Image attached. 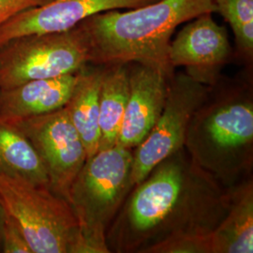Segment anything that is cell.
Here are the masks:
<instances>
[{
	"mask_svg": "<svg viewBox=\"0 0 253 253\" xmlns=\"http://www.w3.org/2000/svg\"><path fill=\"white\" fill-rule=\"evenodd\" d=\"M11 121L27 136L45 166L50 189L68 199L73 181L87 160V153L65 107Z\"/></svg>",
	"mask_w": 253,
	"mask_h": 253,
	"instance_id": "8992f818",
	"label": "cell"
},
{
	"mask_svg": "<svg viewBox=\"0 0 253 253\" xmlns=\"http://www.w3.org/2000/svg\"><path fill=\"white\" fill-rule=\"evenodd\" d=\"M157 0H48L0 27V46L21 37L68 31L100 12L142 7Z\"/></svg>",
	"mask_w": 253,
	"mask_h": 253,
	"instance_id": "ba28073f",
	"label": "cell"
},
{
	"mask_svg": "<svg viewBox=\"0 0 253 253\" xmlns=\"http://www.w3.org/2000/svg\"><path fill=\"white\" fill-rule=\"evenodd\" d=\"M206 84L180 73L168 77L163 112L133 153L131 186L145 180L157 166L176 153L184 144L190 119L207 98Z\"/></svg>",
	"mask_w": 253,
	"mask_h": 253,
	"instance_id": "5b68a950",
	"label": "cell"
},
{
	"mask_svg": "<svg viewBox=\"0 0 253 253\" xmlns=\"http://www.w3.org/2000/svg\"><path fill=\"white\" fill-rule=\"evenodd\" d=\"M157 253H211L210 233L172 236L151 248Z\"/></svg>",
	"mask_w": 253,
	"mask_h": 253,
	"instance_id": "ac0fdd59",
	"label": "cell"
},
{
	"mask_svg": "<svg viewBox=\"0 0 253 253\" xmlns=\"http://www.w3.org/2000/svg\"><path fill=\"white\" fill-rule=\"evenodd\" d=\"M206 12L187 22L169 47V62L174 70L184 67L190 78L214 84L232 53L226 28Z\"/></svg>",
	"mask_w": 253,
	"mask_h": 253,
	"instance_id": "52a82bcc",
	"label": "cell"
},
{
	"mask_svg": "<svg viewBox=\"0 0 253 253\" xmlns=\"http://www.w3.org/2000/svg\"><path fill=\"white\" fill-rule=\"evenodd\" d=\"M131 148L116 144L88 158L69 190L88 253H107L106 227L131 186Z\"/></svg>",
	"mask_w": 253,
	"mask_h": 253,
	"instance_id": "7a4b0ae2",
	"label": "cell"
},
{
	"mask_svg": "<svg viewBox=\"0 0 253 253\" xmlns=\"http://www.w3.org/2000/svg\"><path fill=\"white\" fill-rule=\"evenodd\" d=\"M6 217H7V212L6 209L4 208L2 202L0 201V249H1V240H2V232H3V227H4V223L6 220Z\"/></svg>",
	"mask_w": 253,
	"mask_h": 253,
	"instance_id": "44dd1931",
	"label": "cell"
},
{
	"mask_svg": "<svg viewBox=\"0 0 253 253\" xmlns=\"http://www.w3.org/2000/svg\"><path fill=\"white\" fill-rule=\"evenodd\" d=\"M78 73L0 88V119L31 118L63 108L73 94Z\"/></svg>",
	"mask_w": 253,
	"mask_h": 253,
	"instance_id": "8fae6325",
	"label": "cell"
},
{
	"mask_svg": "<svg viewBox=\"0 0 253 253\" xmlns=\"http://www.w3.org/2000/svg\"><path fill=\"white\" fill-rule=\"evenodd\" d=\"M160 165L152 176L138 184L129 203L128 221L139 233L152 231L170 217L184 191L185 176L181 166L166 161Z\"/></svg>",
	"mask_w": 253,
	"mask_h": 253,
	"instance_id": "30bf717a",
	"label": "cell"
},
{
	"mask_svg": "<svg viewBox=\"0 0 253 253\" xmlns=\"http://www.w3.org/2000/svg\"><path fill=\"white\" fill-rule=\"evenodd\" d=\"M1 252L4 253H32L23 232L15 220L8 214L2 232Z\"/></svg>",
	"mask_w": 253,
	"mask_h": 253,
	"instance_id": "d6986e66",
	"label": "cell"
},
{
	"mask_svg": "<svg viewBox=\"0 0 253 253\" xmlns=\"http://www.w3.org/2000/svg\"><path fill=\"white\" fill-rule=\"evenodd\" d=\"M90 61V43L81 24L59 33L17 38L0 46V88L78 73Z\"/></svg>",
	"mask_w": 253,
	"mask_h": 253,
	"instance_id": "277c9868",
	"label": "cell"
},
{
	"mask_svg": "<svg viewBox=\"0 0 253 253\" xmlns=\"http://www.w3.org/2000/svg\"><path fill=\"white\" fill-rule=\"evenodd\" d=\"M129 93L128 65L104 66L100 91V149L116 145Z\"/></svg>",
	"mask_w": 253,
	"mask_h": 253,
	"instance_id": "5bb4252c",
	"label": "cell"
},
{
	"mask_svg": "<svg viewBox=\"0 0 253 253\" xmlns=\"http://www.w3.org/2000/svg\"><path fill=\"white\" fill-rule=\"evenodd\" d=\"M127 65L129 93L117 144L132 149L147 137L163 112L168 76L149 66Z\"/></svg>",
	"mask_w": 253,
	"mask_h": 253,
	"instance_id": "9c48e42d",
	"label": "cell"
},
{
	"mask_svg": "<svg viewBox=\"0 0 253 253\" xmlns=\"http://www.w3.org/2000/svg\"><path fill=\"white\" fill-rule=\"evenodd\" d=\"M0 174L50 189L48 172L35 147L5 119H0Z\"/></svg>",
	"mask_w": 253,
	"mask_h": 253,
	"instance_id": "4fadbf2b",
	"label": "cell"
},
{
	"mask_svg": "<svg viewBox=\"0 0 253 253\" xmlns=\"http://www.w3.org/2000/svg\"><path fill=\"white\" fill-rule=\"evenodd\" d=\"M211 253H253V189L244 190L226 219L210 233Z\"/></svg>",
	"mask_w": 253,
	"mask_h": 253,
	"instance_id": "9a60e30c",
	"label": "cell"
},
{
	"mask_svg": "<svg viewBox=\"0 0 253 253\" xmlns=\"http://www.w3.org/2000/svg\"><path fill=\"white\" fill-rule=\"evenodd\" d=\"M0 201L32 253H88L73 209L49 188L0 174Z\"/></svg>",
	"mask_w": 253,
	"mask_h": 253,
	"instance_id": "3957f363",
	"label": "cell"
},
{
	"mask_svg": "<svg viewBox=\"0 0 253 253\" xmlns=\"http://www.w3.org/2000/svg\"><path fill=\"white\" fill-rule=\"evenodd\" d=\"M216 12L229 24L237 54L247 63L253 57V0H213Z\"/></svg>",
	"mask_w": 253,
	"mask_h": 253,
	"instance_id": "e0dca14e",
	"label": "cell"
},
{
	"mask_svg": "<svg viewBox=\"0 0 253 253\" xmlns=\"http://www.w3.org/2000/svg\"><path fill=\"white\" fill-rule=\"evenodd\" d=\"M206 12H216L213 0H157L95 14L81 23L90 43V64H142L170 77L172 35L182 24Z\"/></svg>",
	"mask_w": 253,
	"mask_h": 253,
	"instance_id": "6da1fadb",
	"label": "cell"
},
{
	"mask_svg": "<svg viewBox=\"0 0 253 253\" xmlns=\"http://www.w3.org/2000/svg\"><path fill=\"white\" fill-rule=\"evenodd\" d=\"M103 69V65L88 64L79 71L73 94L65 106L84 145L87 159L100 148V91Z\"/></svg>",
	"mask_w": 253,
	"mask_h": 253,
	"instance_id": "7c38bea8",
	"label": "cell"
},
{
	"mask_svg": "<svg viewBox=\"0 0 253 253\" xmlns=\"http://www.w3.org/2000/svg\"><path fill=\"white\" fill-rule=\"evenodd\" d=\"M207 131L218 148L234 149L253 138V108L250 102H233L217 110L207 123Z\"/></svg>",
	"mask_w": 253,
	"mask_h": 253,
	"instance_id": "2e32d148",
	"label": "cell"
},
{
	"mask_svg": "<svg viewBox=\"0 0 253 253\" xmlns=\"http://www.w3.org/2000/svg\"><path fill=\"white\" fill-rule=\"evenodd\" d=\"M47 1L48 0H0V27L20 12L40 6Z\"/></svg>",
	"mask_w": 253,
	"mask_h": 253,
	"instance_id": "ffe728a7",
	"label": "cell"
}]
</instances>
